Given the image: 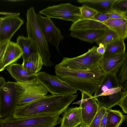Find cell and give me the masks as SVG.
I'll list each match as a JSON object with an SVG mask.
<instances>
[{
  "instance_id": "obj_25",
  "label": "cell",
  "mask_w": 127,
  "mask_h": 127,
  "mask_svg": "<svg viewBox=\"0 0 127 127\" xmlns=\"http://www.w3.org/2000/svg\"><path fill=\"white\" fill-rule=\"evenodd\" d=\"M106 127H119L126 118L125 116L118 110L107 109Z\"/></svg>"
},
{
  "instance_id": "obj_42",
  "label": "cell",
  "mask_w": 127,
  "mask_h": 127,
  "mask_svg": "<svg viewBox=\"0 0 127 127\" xmlns=\"http://www.w3.org/2000/svg\"><path fill=\"white\" fill-rule=\"evenodd\" d=\"M0 118H1V117H0Z\"/></svg>"
},
{
  "instance_id": "obj_37",
  "label": "cell",
  "mask_w": 127,
  "mask_h": 127,
  "mask_svg": "<svg viewBox=\"0 0 127 127\" xmlns=\"http://www.w3.org/2000/svg\"><path fill=\"white\" fill-rule=\"evenodd\" d=\"M106 112L104 116L103 117L99 127H106Z\"/></svg>"
},
{
  "instance_id": "obj_36",
  "label": "cell",
  "mask_w": 127,
  "mask_h": 127,
  "mask_svg": "<svg viewBox=\"0 0 127 127\" xmlns=\"http://www.w3.org/2000/svg\"><path fill=\"white\" fill-rule=\"evenodd\" d=\"M99 47H97V48L96 52L99 55L103 56L105 52V46L101 44H99Z\"/></svg>"
},
{
  "instance_id": "obj_40",
  "label": "cell",
  "mask_w": 127,
  "mask_h": 127,
  "mask_svg": "<svg viewBox=\"0 0 127 127\" xmlns=\"http://www.w3.org/2000/svg\"><path fill=\"white\" fill-rule=\"evenodd\" d=\"M77 127H89L88 126L84 125L82 123Z\"/></svg>"
},
{
  "instance_id": "obj_16",
  "label": "cell",
  "mask_w": 127,
  "mask_h": 127,
  "mask_svg": "<svg viewBox=\"0 0 127 127\" xmlns=\"http://www.w3.org/2000/svg\"><path fill=\"white\" fill-rule=\"evenodd\" d=\"M6 67L7 71L17 82H27L36 79L35 75L27 72L22 64L14 63Z\"/></svg>"
},
{
  "instance_id": "obj_1",
  "label": "cell",
  "mask_w": 127,
  "mask_h": 127,
  "mask_svg": "<svg viewBox=\"0 0 127 127\" xmlns=\"http://www.w3.org/2000/svg\"><path fill=\"white\" fill-rule=\"evenodd\" d=\"M77 95H47L28 104L17 106L12 116L15 118L24 119L43 114L59 115L68 108Z\"/></svg>"
},
{
  "instance_id": "obj_28",
  "label": "cell",
  "mask_w": 127,
  "mask_h": 127,
  "mask_svg": "<svg viewBox=\"0 0 127 127\" xmlns=\"http://www.w3.org/2000/svg\"><path fill=\"white\" fill-rule=\"evenodd\" d=\"M120 38L118 34L112 30L109 29L105 30L104 34L96 42L97 44H101L104 45Z\"/></svg>"
},
{
  "instance_id": "obj_39",
  "label": "cell",
  "mask_w": 127,
  "mask_h": 127,
  "mask_svg": "<svg viewBox=\"0 0 127 127\" xmlns=\"http://www.w3.org/2000/svg\"><path fill=\"white\" fill-rule=\"evenodd\" d=\"M0 14L4 15L6 16H7L9 15L10 14L9 12H0ZM1 18H2L0 17V22L1 20Z\"/></svg>"
},
{
  "instance_id": "obj_15",
  "label": "cell",
  "mask_w": 127,
  "mask_h": 127,
  "mask_svg": "<svg viewBox=\"0 0 127 127\" xmlns=\"http://www.w3.org/2000/svg\"><path fill=\"white\" fill-rule=\"evenodd\" d=\"M63 113L60 127H77L82 123L80 106L68 108Z\"/></svg>"
},
{
  "instance_id": "obj_26",
  "label": "cell",
  "mask_w": 127,
  "mask_h": 127,
  "mask_svg": "<svg viewBox=\"0 0 127 127\" xmlns=\"http://www.w3.org/2000/svg\"><path fill=\"white\" fill-rule=\"evenodd\" d=\"M124 39L119 38L104 45L105 51L103 56H108L125 52Z\"/></svg>"
},
{
  "instance_id": "obj_3",
  "label": "cell",
  "mask_w": 127,
  "mask_h": 127,
  "mask_svg": "<svg viewBox=\"0 0 127 127\" xmlns=\"http://www.w3.org/2000/svg\"><path fill=\"white\" fill-rule=\"evenodd\" d=\"M36 15L33 7H31L28 10L26 14L28 37L36 44L38 53L42 59L44 65L46 67H51L53 63L50 60L49 46L38 23Z\"/></svg>"
},
{
  "instance_id": "obj_6",
  "label": "cell",
  "mask_w": 127,
  "mask_h": 127,
  "mask_svg": "<svg viewBox=\"0 0 127 127\" xmlns=\"http://www.w3.org/2000/svg\"><path fill=\"white\" fill-rule=\"evenodd\" d=\"M97 47L94 46L85 53L72 58L64 57L58 65L69 68L82 70H90L99 65L102 56L96 52Z\"/></svg>"
},
{
  "instance_id": "obj_38",
  "label": "cell",
  "mask_w": 127,
  "mask_h": 127,
  "mask_svg": "<svg viewBox=\"0 0 127 127\" xmlns=\"http://www.w3.org/2000/svg\"><path fill=\"white\" fill-rule=\"evenodd\" d=\"M5 82L4 79L2 77L0 76V90Z\"/></svg>"
},
{
  "instance_id": "obj_27",
  "label": "cell",
  "mask_w": 127,
  "mask_h": 127,
  "mask_svg": "<svg viewBox=\"0 0 127 127\" xmlns=\"http://www.w3.org/2000/svg\"><path fill=\"white\" fill-rule=\"evenodd\" d=\"M116 75L119 87L123 91L127 92V60L119 69Z\"/></svg>"
},
{
  "instance_id": "obj_8",
  "label": "cell",
  "mask_w": 127,
  "mask_h": 127,
  "mask_svg": "<svg viewBox=\"0 0 127 127\" xmlns=\"http://www.w3.org/2000/svg\"><path fill=\"white\" fill-rule=\"evenodd\" d=\"M16 82H5L0 90V116L5 118L12 116L17 107Z\"/></svg>"
},
{
  "instance_id": "obj_12",
  "label": "cell",
  "mask_w": 127,
  "mask_h": 127,
  "mask_svg": "<svg viewBox=\"0 0 127 127\" xmlns=\"http://www.w3.org/2000/svg\"><path fill=\"white\" fill-rule=\"evenodd\" d=\"M19 15L6 16L0 22V43L1 44L10 41L15 32L23 24L24 21Z\"/></svg>"
},
{
  "instance_id": "obj_30",
  "label": "cell",
  "mask_w": 127,
  "mask_h": 127,
  "mask_svg": "<svg viewBox=\"0 0 127 127\" xmlns=\"http://www.w3.org/2000/svg\"><path fill=\"white\" fill-rule=\"evenodd\" d=\"M80 8L82 19H92L98 13L94 9L85 5H83L82 6L80 7Z\"/></svg>"
},
{
  "instance_id": "obj_23",
  "label": "cell",
  "mask_w": 127,
  "mask_h": 127,
  "mask_svg": "<svg viewBox=\"0 0 127 127\" xmlns=\"http://www.w3.org/2000/svg\"><path fill=\"white\" fill-rule=\"evenodd\" d=\"M116 0H78L77 2L91 7L98 13H107Z\"/></svg>"
},
{
  "instance_id": "obj_9",
  "label": "cell",
  "mask_w": 127,
  "mask_h": 127,
  "mask_svg": "<svg viewBox=\"0 0 127 127\" xmlns=\"http://www.w3.org/2000/svg\"><path fill=\"white\" fill-rule=\"evenodd\" d=\"M39 13L51 18H58L73 23L82 19L80 7L70 3H66L48 6L39 11Z\"/></svg>"
},
{
  "instance_id": "obj_7",
  "label": "cell",
  "mask_w": 127,
  "mask_h": 127,
  "mask_svg": "<svg viewBox=\"0 0 127 127\" xmlns=\"http://www.w3.org/2000/svg\"><path fill=\"white\" fill-rule=\"evenodd\" d=\"M37 80L53 95H74L77 90L61 80L57 76L44 72H39L35 75Z\"/></svg>"
},
{
  "instance_id": "obj_21",
  "label": "cell",
  "mask_w": 127,
  "mask_h": 127,
  "mask_svg": "<svg viewBox=\"0 0 127 127\" xmlns=\"http://www.w3.org/2000/svg\"><path fill=\"white\" fill-rule=\"evenodd\" d=\"M22 54V51L16 43L9 41L3 59L5 67L16 62L21 58Z\"/></svg>"
},
{
  "instance_id": "obj_19",
  "label": "cell",
  "mask_w": 127,
  "mask_h": 127,
  "mask_svg": "<svg viewBox=\"0 0 127 127\" xmlns=\"http://www.w3.org/2000/svg\"><path fill=\"white\" fill-rule=\"evenodd\" d=\"M16 43L22 51L23 62L26 61L32 53H38L36 44L28 37L19 36Z\"/></svg>"
},
{
  "instance_id": "obj_33",
  "label": "cell",
  "mask_w": 127,
  "mask_h": 127,
  "mask_svg": "<svg viewBox=\"0 0 127 127\" xmlns=\"http://www.w3.org/2000/svg\"><path fill=\"white\" fill-rule=\"evenodd\" d=\"M9 41H8L5 42L1 44L0 46V72L3 71L5 68L3 64V59Z\"/></svg>"
},
{
  "instance_id": "obj_4",
  "label": "cell",
  "mask_w": 127,
  "mask_h": 127,
  "mask_svg": "<svg viewBox=\"0 0 127 127\" xmlns=\"http://www.w3.org/2000/svg\"><path fill=\"white\" fill-rule=\"evenodd\" d=\"M61 119L57 115L43 114L24 119L11 116L5 119L3 127H54L61 124Z\"/></svg>"
},
{
  "instance_id": "obj_2",
  "label": "cell",
  "mask_w": 127,
  "mask_h": 127,
  "mask_svg": "<svg viewBox=\"0 0 127 127\" xmlns=\"http://www.w3.org/2000/svg\"><path fill=\"white\" fill-rule=\"evenodd\" d=\"M55 68L56 75L61 80L77 91L92 95L99 86L105 74L99 65L90 70H82L71 69L57 64Z\"/></svg>"
},
{
  "instance_id": "obj_34",
  "label": "cell",
  "mask_w": 127,
  "mask_h": 127,
  "mask_svg": "<svg viewBox=\"0 0 127 127\" xmlns=\"http://www.w3.org/2000/svg\"><path fill=\"white\" fill-rule=\"evenodd\" d=\"M94 18L100 22L103 23L110 19L106 13H98L94 17Z\"/></svg>"
},
{
  "instance_id": "obj_13",
  "label": "cell",
  "mask_w": 127,
  "mask_h": 127,
  "mask_svg": "<svg viewBox=\"0 0 127 127\" xmlns=\"http://www.w3.org/2000/svg\"><path fill=\"white\" fill-rule=\"evenodd\" d=\"M127 60V53H122L108 56H102L99 66L105 74H116L118 70Z\"/></svg>"
},
{
  "instance_id": "obj_11",
  "label": "cell",
  "mask_w": 127,
  "mask_h": 127,
  "mask_svg": "<svg viewBox=\"0 0 127 127\" xmlns=\"http://www.w3.org/2000/svg\"><path fill=\"white\" fill-rule=\"evenodd\" d=\"M81 100L73 104H79L82 123L88 126L96 114L99 106L95 97L84 92H81Z\"/></svg>"
},
{
  "instance_id": "obj_14",
  "label": "cell",
  "mask_w": 127,
  "mask_h": 127,
  "mask_svg": "<svg viewBox=\"0 0 127 127\" xmlns=\"http://www.w3.org/2000/svg\"><path fill=\"white\" fill-rule=\"evenodd\" d=\"M121 91L116 74H105L93 96L95 97L109 95Z\"/></svg>"
},
{
  "instance_id": "obj_31",
  "label": "cell",
  "mask_w": 127,
  "mask_h": 127,
  "mask_svg": "<svg viewBox=\"0 0 127 127\" xmlns=\"http://www.w3.org/2000/svg\"><path fill=\"white\" fill-rule=\"evenodd\" d=\"M110 19L127 20V12H123L112 8L106 13Z\"/></svg>"
},
{
  "instance_id": "obj_32",
  "label": "cell",
  "mask_w": 127,
  "mask_h": 127,
  "mask_svg": "<svg viewBox=\"0 0 127 127\" xmlns=\"http://www.w3.org/2000/svg\"><path fill=\"white\" fill-rule=\"evenodd\" d=\"M112 8L123 12H127V0H116Z\"/></svg>"
},
{
  "instance_id": "obj_29",
  "label": "cell",
  "mask_w": 127,
  "mask_h": 127,
  "mask_svg": "<svg viewBox=\"0 0 127 127\" xmlns=\"http://www.w3.org/2000/svg\"><path fill=\"white\" fill-rule=\"evenodd\" d=\"M107 109L99 105L97 111L89 127H99L101 120Z\"/></svg>"
},
{
  "instance_id": "obj_24",
  "label": "cell",
  "mask_w": 127,
  "mask_h": 127,
  "mask_svg": "<svg viewBox=\"0 0 127 127\" xmlns=\"http://www.w3.org/2000/svg\"><path fill=\"white\" fill-rule=\"evenodd\" d=\"M109 29L116 32L120 38L125 39L127 37V20L110 19L103 23Z\"/></svg>"
},
{
  "instance_id": "obj_35",
  "label": "cell",
  "mask_w": 127,
  "mask_h": 127,
  "mask_svg": "<svg viewBox=\"0 0 127 127\" xmlns=\"http://www.w3.org/2000/svg\"><path fill=\"white\" fill-rule=\"evenodd\" d=\"M124 113H127V94H126L118 104Z\"/></svg>"
},
{
  "instance_id": "obj_18",
  "label": "cell",
  "mask_w": 127,
  "mask_h": 127,
  "mask_svg": "<svg viewBox=\"0 0 127 127\" xmlns=\"http://www.w3.org/2000/svg\"><path fill=\"white\" fill-rule=\"evenodd\" d=\"M126 94L127 92L121 91L113 94L94 97L99 105L106 109H109L118 105Z\"/></svg>"
},
{
  "instance_id": "obj_10",
  "label": "cell",
  "mask_w": 127,
  "mask_h": 127,
  "mask_svg": "<svg viewBox=\"0 0 127 127\" xmlns=\"http://www.w3.org/2000/svg\"><path fill=\"white\" fill-rule=\"evenodd\" d=\"M36 16L47 41L50 43L59 51V44L64 39L60 29L56 27L49 18L43 17L37 14H36Z\"/></svg>"
},
{
  "instance_id": "obj_20",
  "label": "cell",
  "mask_w": 127,
  "mask_h": 127,
  "mask_svg": "<svg viewBox=\"0 0 127 127\" xmlns=\"http://www.w3.org/2000/svg\"><path fill=\"white\" fill-rule=\"evenodd\" d=\"M105 30H93L72 31L70 35L83 41L93 43L96 42L104 34Z\"/></svg>"
},
{
  "instance_id": "obj_5",
  "label": "cell",
  "mask_w": 127,
  "mask_h": 127,
  "mask_svg": "<svg viewBox=\"0 0 127 127\" xmlns=\"http://www.w3.org/2000/svg\"><path fill=\"white\" fill-rule=\"evenodd\" d=\"M16 83L17 106L28 104L47 95L48 91L36 79L27 82H16Z\"/></svg>"
},
{
  "instance_id": "obj_43",
  "label": "cell",
  "mask_w": 127,
  "mask_h": 127,
  "mask_svg": "<svg viewBox=\"0 0 127 127\" xmlns=\"http://www.w3.org/2000/svg\"></svg>"
},
{
  "instance_id": "obj_17",
  "label": "cell",
  "mask_w": 127,
  "mask_h": 127,
  "mask_svg": "<svg viewBox=\"0 0 127 127\" xmlns=\"http://www.w3.org/2000/svg\"><path fill=\"white\" fill-rule=\"evenodd\" d=\"M109 29L103 23L94 18L90 19H81L73 23L70 27V31L93 30H106Z\"/></svg>"
},
{
  "instance_id": "obj_22",
  "label": "cell",
  "mask_w": 127,
  "mask_h": 127,
  "mask_svg": "<svg viewBox=\"0 0 127 127\" xmlns=\"http://www.w3.org/2000/svg\"><path fill=\"white\" fill-rule=\"evenodd\" d=\"M22 64L27 72L35 75L41 69L44 64L40 55L36 53H32Z\"/></svg>"
},
{
  "instance_id": "obj_41",
  "label": "cell",
  "mask_w": 127,
  "mask_h": 127,
  "mask_svg": "<svg viewBox=\"0 0 127 127\" xmlns=\"http://www.w3.org/2000/svg\"><path fill=\"white\" fill-rule=\"evenodd\" d=\"M1 44H0V45Z\"/></svg>"
}]
</instances>
